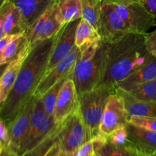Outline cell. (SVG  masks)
<instances>
[{"label":"cell","mask_w":156,"mask_h":156,"mask_svg":"<svg viewBox=\"0 0 156 156\" xmlns=\"http://www.w3.org/2000/svg\"><path fill=\"white\" fill-rule=\"evenodd\" d=\"M129 117L123 99L117 92L111 94L102 116L99 135L107 138L116 129L126 126Z\"/></svg>","instance_id":"cell-10"},{"label":"cell","mask_w":156,"mask_h":156,"mask_svg":"<svg viewBox=\"0 0 156 156\" xmlns=\"http://www.w3.org/2000/svg\"><path fill=\"white\" fill-rule=\"evenodd\" d=\"M0 156H19L16 152L11 149L9 146H4Z\"/></svg>","instance_id":"cell-37"},{"label":"cell","mask_w":156,"mask_h":156,"mask_svg":"<svg viewBox=\"0 0 156 156\" xmlns=\"http://www.w3.org/2000/svg\"><path fill=\"white\" fill-rule=\"evenodd\" d=\"M9 64V63H8ZM8 64H4V65H2L0 66V77L2 76V73H4L5 69H6V67H7Z\"/></svg>","instance_id":"cell-41"},{"label":"cell","mask_w":156,"mask_h":156,"mask_svg":"<svg viewBox=\"0 0 156 156\" xmlns=\"http://www.w3.org/2000/svg\"><path fill=\"white\" fill-rule=\"evenodd\" d=\"M29 43L25 34H18L2 53L5 62L9 63L15 60Z\"/></svg>","instance_id":"cell-24"},{"label":"cell","mask_w":156,"mask_h":156,"mask_svg":"<svg viewBox=\"0 0 156 156\" xmlns=\"http://www.w3.org/2000/svg\"><path fill=\"white\" fill-rule=\"evenodd\" d=\"M5 36L4 29V13L2 7L0 5V39Z\"/></svg>","instance_id":"cell-36"},{"label":"cell","mask_w":156,"mask_h":156,"mask_svg":"<svg viewBox=\"0 0 156 156\" xmlns=\"http://www.w3.org/2000/svg\"><path fill=\"white\" fill-rule=\"evenodd\" d=\"M107 140L111 144L120 146H126L129 144L126 126L119 128L107 137Z\"/></svg>","instance_id":"cell-28"},{"label":"cell","mask_w":156,"mask_h":156,"mask_svg":"<svg viewBox=\"0 0 156 156\" xmlns=\"http://www.w3.org/2000/svg\"><path fill=\"white\" fill-rule=\"evenodd\" d=\"M128 146H129V149H130L131 153H132L133 156H148L147 155H146V154L143 153V152L139 151L138 149H136V148L133 147V146H130V145H129Z\"/></svg>","instance_id":"cell-38"},{"label":"cell","mask_w":156,"mask_h":156,"mask_svg":"<svg viewBox=\"0 0 156 156\" xmlns=\"http://www.w3.org/2000/svg\"><path fill=\"white\" fill-rule=\"evenodd\" d=\"M82 6V17L87 22L98 29L99 18L101 12V0H81Z\"/></svg>","instance_id":"cell-25"},{"label":"cell","mask_w":156,"mask_h":156,"mask_svg":"<svg viewBox=\"0 0 156 156\" xmlns=\"http://www.w3.org/2000/svg\"><path fill=\"white\" fill-rule=\"evenodd\" d=\"M72 75L62 84L55 105L53 117L58 124L79 109V95Z\"/></svg>","instance_id":"cell-14"},{"label":"cell","mask_w":156,"mask_h":156,"mask_svg":"<svg viewBox=\"0 0 156 156\" xmlns=\"http://www.w3.org/2000/svg\"><path fill=\"white\" fill-rule=\"evenodd\" d=\"M94 146L98 156H133L129 148L126 146H120L111 144L107 138L98 135L94 137Z\"/></svg>","instance_id":"cell-21"},{"label":"cell","mask_w":156,"mask_h":156,"mask_svg":"<svg viewBox=\"0 0 156 156\" xmlns=\"http://www.w3.org/2000/svg\"><path fill=\"white\" fill-rule=\"evenodd\" d=\"M145 44L148 52L156 58V28L145 34Z\"/></svg>","instance_id":"cell-31"},{"label":"cell","mask_w":156,"mask_h":156,"mask_svg":"<svg viewBox=\"0 0 156 156\" xmlns=\"http://www.w3.org/2000/svg\"><path fill=\"white\" fill-rule=\"evenodd\" d=\"M74 153L73 152H65V151L61 150L59 154V156H74Z\"/></svg>","instance_id":"cell-40"},{"label":"cell","mask_w":156,"mask_h":156,"mask_svg":"<svg viewBox=\"0 0 156 156\" xmlns=\"http://www.w3.org/2000/svg\"><path fill=\"white\" fill-rule=\"evenodd\" d=\"M33 47L34 46L29 43L20 53L19 56L15 60L8 64L4 73L0 77V105L5 101L7 96L9 95L11 89L15 84L18 73L22 66L23 62Z\"/></svg>","instance_id":"cell-17"},{"label":"cell","mask_w":156,"mask_h":156,"mask_svg":"<svg viewBox=\"0 0 156 156\" xmlns=\"http://www.w3.org/2000/svg\"><path fill=\"white\" fill-rule=\"evenodd\" d=\"M80 19L66 24L56 35L54 44L46 69V75L63 60L76 46V32Z\"/></svg>","instance_id":"cell-11"},{"label":"cell","mask_w":156,"mask_h":156,"mask_svg":"<svg viewBox=\"0 0 156 156\" xmlns=\"http://www.w3.org/2000/svg\"><path fill=\"white\" fill-rule=\"evenodd\" d=\"M58 5L64 24L82 18L81 0H59Z\"/></svg>","instance_id":"cell-23"},{"label":"cell","mask_w":156,"mask_h":156,"mask_svg":"<svg viewBox=\"0 0 156 156\" xmlns=\"http://www.w3.org/2000/svg\"><path fill=\"white\" fill-rule=\"evenodd\" d=\"M71 75H70V76H71ZM69 76H68V77L65 78V79H62V80H60L59 82H58L56 85H54L51 88H50V89H49L48 91L41 98L46 112H47L49 115L52 116V117H53L55 105H56V99H57L58 94H59V91H60L61 87H62L64 82H65Z\"/></svg>","instance_id":"cell-27"},{"label":"cell","mask_w":156,"mask_h":156,"mask_svg":"<svg viewBox=\"0 0 156 156\" xmlns=\"http://www.w3.org/2000/svg\"><path fill=\"white\" fill-rule=\"evenodd\" d=\"M5 1V0H0V5H1Z\"/></svg>","instance_id":"cell-44"},{"label":"cell","mask_w":156,"mask_h":156,"mask_svg":"<svg viewBox=\"0 0 156 156\" xmlns=\"http://www.w3.org/2000/svg\"><path fill=\"white\" fill-rule=\"evenodd\" d=\"M17 34H12V35H5L3 37H2L0 39V54H2V53L3 52V50L5 49V47H7L8 44L15 37L18 35Z\"/></svg>","instance_id":"cell-35"},{"label":"cell","mask_w":156,"mask_h":156,"mask_svg":"<svg viewBox=\"0 0 156 156\" xmlns=\"http://www.w3.org/2000/svg\"><path fill=\"white\" fill-rule=\"evenodd\" d=\"M97 31L102 41L112 44L129 33L126 24L113 3L102 1Z\"/></svg>","instance_id":"cell-9"},{"label":"cell","mask_w":156,"mask_h":156,"mask_svg":"<svg viewBox=\"0 0 156 156\" xmlns=\"http://www.w3.org/2000/svg\"><path fill=\"white\" fill-rule=\"evenodd\" d=\"M79 54L80 50L79 47L75 46L71 53L63 60L61 61L53 69L43 76L34 92V97L35 98H40L58 82L69 76L73 73L75 64L79 58Z\"/></svg>","instance_id":"cell-12"},{"label":"cell","mask_w":156,"mask_h":156,"mask_svg":"<svg viewBox=\"0 0 156 156\" xmlns=\"http://www.w3.org/2000/svg\"><path fill=\"white\" fill-rule=\"evenodd\" d=\"M35 100L36 98L33 96L19 114L7 125L9 135V146L17 153L22 146L28 133L30 117Z\"/></svg>","instance_id":"cell-13"},{"label":"cell","mask_w":156,"mask_h":156,"mask_svg":"<svg viewBox=\"0 0 156 156\" xmlns=\"http://www.w3.org/2000/svg\"><path fill=\"white\" fill-rule=\"evenodd\" d=\"M128 92L140 100L156 101V79L140 84Z\"/></svg>","instance_id":"cell-26"},{"label":"cell","mask_w":156,"mask_h":156,"mask_svg":"<svg viewBox=\"0 0 156 156\" xmlns=\"http://www.w3.org/2000/svg\"><path fill=\"white\" fill-rule=\"evenodd\" d=\"M61 151V148L60 146H59V142L57 141L51 146L50 149L48 151H47L44 153L41 154L39 156H59V152Z\"/></svg>","instance_id":"cell-34"},{"label":"cell","mask_w":156,"mask_h":156,"mask_svg":"<svg viewBox=\"0 0 156 156\" xmlns=\"http://www.w3.org/2000/svg\"><path fill=\"white\" fill-rule=\"evenodd\" d=\"M130 146L148 156L156 153V132L127 123L126 125Z\"/></svg>","instance_id":"cell-15"},{"label":"cell","mask_w":156,"mask_h":156,"mask_svg":"<svg viewBox=\"0 0 156 156\" xmlns=\"http://www.w3.org/2000/svg\"><path fill=\"white\" fill-rule=\"evenodd\" d=\"M145 35L128 33L120 41L108 44L106 67L102 85L115 87L150 57Z\"/></svg>","instance_id":"cell-2"},{"label":"cell","mask_w":156,"mask_h":156,"mask_svg":"<svg viewBox=\"0 0 156 156\" xmlns=\"http://www.w3.org/2000/svg\"><path fill=\"white\" fill-rule=\"evenodd\" d=\"M108 43L95 41L80 50L73 79L78 95L102 85L106 67Z\"/></svg>","instance_id":"cell-3"},{"label":"cell","mask_w":156,"mask_h":156,"mask_svg":"<svg viewBox=\"0 0 156 156\" xmlns=\"http://www.w3.org/2000/svg\"><path fill=\"white\" fill-rule=\"evenodd\" d=\"M91 140L79 108L60 123L58 131V142L61 150L74 153L80 146Z\"/></svg>","instance_id":"cell-6"},{"label":"cell","mask_w":156,"mask_h":156,"mask_svg":"<svg viewBox=\"0 0 156 156\" xmlns=\"http://www.w3.org/2000/svg\"><path fill=\"white\" fill-rule=\"evenodd\" d=\"M4 13V29L5 35L26 34L27 29L21 15L10 0H5L1 5Z\"/></svg>","instance_id":"cell-20"},{"label":"cell","mask_w":156,"mask_h":156,"mask_svg":"<svg viewBox=\"0 0 156 156\" xmlns=\"http://www.w3.org/2000/svg\"><path fill=\"white\" fill-rule=\"evenodd\" d=\"M55 40L56 35L34 46L24 59L13 87L0 105V118L6 126L33 97L35 89L46 73Z\"/></svg>","instance_id":"cell-1"},{"label":"cell","mask_w":156,"mask_h":156,"mask_svg":"<svg viewBox=\"0 0 156 156\" xmlns=\"http://www.w3.org/2000/svg\"><path fill=\"white\" fill-rule=\"evenodd\" d=\"M116 92L123 99L125 107L130 116L156 118V101H146L137 99L129 92L116 88Z\"/></svg>","instance_id":"cell-19"},{"label":"cell","mask_w":156,"mask_h":156,"mask_svg":"<svg viewBox=\"0 0 156 156\" xmlns=\"http://www.w3.org/2000/svg\"><path fill=\"white\" fill-rule=\"evenodd\" d=\"M58 0L50 5L32 24L26 35L32 46L53 37L64 24L59 12Z\"/></svg>","instance_id":"cell-8"},{"label":"cell","mask_w":156,"mask_h":156,"mask_svg":"<svg viewBox=\"0 0 156 156\" xmlns=\"http://www.w3.org/2000/svg\"><path fill=\"white\" fill-rule=\"evenodd\" d=\"M128 123L135 126L143 127L144 129L156 132V118L155 117H137L130 116L128 120Z\"/></svg>","instance_id":"cell-29"},{"label":"cell","mask_w":156,"mask_h":156,"mask_svg":"<svg viewBox=\"0 0 156 156\" xmlns=\"http://www.w3.org/2000/svg\"><path fill=\"white\" fill-rule=\"evenodd\" d=\"M151 156H156V153H155V154H153V155H152Z\"/></svg>","instance_id":"cell-45"},{"label":"cell","mask_w":156,"mask_h":156,"mask_svg":"<svg viewBox=\"0 0 156 156\" xmlns=\"http://www.w3.org/2000/svg\"><path fill=\"white\" fill-rule=\"evenodd\" d=\"M116 92L114 86L101 85L79 95V108L88 127L91 139L99 135L101 122L111 94Z\"/></svg>","instance_id":"cell-4"},{"label":"cell","mask_w":156,"mask_h":156,"mask_svg":"<svg viewBox=\"0 0 156 156\" xmlns=\"http://www.w3.org/2000/svg\"><path fill=\"white\" fill-rule=\"evenodd\" d=\"M0 141L4 143L5 146H9V135L8 127L2 120L0 118Z\"/></svg>","instance_id":"cell-32"},{"label":"cell","mask_w":156,"mask_h":156,"mask_svg":"<svg viewBox=\"0 0 156 156\" xmlns=\"http://www.w3.org/2000/svg\"><path fill=\"white\" fill-rule=\"evenodd\" d=\"M142 2L154 17L156 27V0H142Z\"/></svg>","instance_id":"cell-33"},{"label":"cell","mask_w":156,"mask_h":156,"mask_svg":"<svg viewBox=\"0 0 156 156\" xmlns=\"http://www.w3.org/2000/svg\"><path fill=\"white\" fill-rule=\"evenodd\" d=\"M101 1L108 2L113 3V4H118V3H123V2H130V1L142 2V0H101Z\"/></svg>","instance_id":"cell-39"},{"label":"cell","mask_w":156,"mask_h":156,"mask_svg":"<svg viewBox=\"0 0 156 156\" xmlns=\"http://www.w3.org/2000/svg\"><path fill=\"white\" fill-rule=\"evenodd\" d=\"M59 126V124L55 121L54 117L46 112L41 98H36L30 117L28 133L18 151V155H23L34 149Z\"/></svg>","instance_id":"cell-5"},{"label":"cell","mask_w":156,"mask_h":156,"mask_svg":"<svg viewBox=\"0 0 156 156\" xmlns=\"http://www.w3.org/2000/svg\"><path fill=\"white\" fill-rule=\"evenodd\" d=\"M10 1L19 11L27 32L35 21L50 5H52L58 0H10Z\"/></svg>","instance_id":"cell-16"},{"label":"cell","mask_w":156,"mask_h":156,"mask_svg":"<svg viewBox=\"0 0 156 156\" xmlns=\"http://www.w3.org/2000/svg\"><path fill=\"white\" fill-rule=\"evenodd\" d=\"M114 5L130 33L145 35L155 27L154 17L142 2L130 1Z\"/></svg>","instance_id":"cell-7"},{"label":"cell","mask_w":156,"mask_h":156,"mask_svg":"<svg viewBox=\"0 0 156 156\" xmlns=\"http://www.w3.org/2000/svg\"><path fill=\"white\" fill-rule=\"evenodd\" d=\"M74 156H98L96 154L94 139L86 142L75 152Z\"/></svg>","instance_id":"cell-30"},{"label":"cell","mask_w":156,"mask_h":156,"mask_svg":"<svg viewBox=\"0 0 156 156\" xmlns=\"http://www.w3.org/2000/svg\"><path fill=\"white\" fill-rule=\"evenodd\" d=\"M99 40L101 39L97 30L85 19L81 18L76 32V47L82 49Z\"/></svg>","instance_id":"cell-22"},{"label":"cell","mask_w":156,"mask_h":156,"mask_svg":"<svg viewBox=\"0 0 156 156\" xmlns=\"http://www.w3.org/2000/svg\"><path fill=\"white\" fill-rule=\"evenodd\" d=\"M4 146H5L4 143H3L2 141H0V155H1L2 152V149L3 148H4Z\"/></svg>","instance_id":"cell-43"},{"label":"cell","mask_w":156,"mask_h":156,"mask_svg":"<svg viewBox=\"0 0 156 156\" xmlns=\"http://www.w3.org/2000/svg\"><path fill=\"white\" fill-rule=\"evenodd\" d=\"M156 79V58L151 54L148 60L134 70L130 75L117 82L115 88L129 91L131 88L143 82Z\"/></svg>","instance_id":"cell-18"},{"label":"cell","mask_w":156,"mask_h":156,"mask_svg":"<svg viewBox=\"0 0 156 156\" xmlns=\"http://www.w3.org/2000/svg\"><path fill=\"white\" fill-rule=\"evenodd\" d=\"M4 64H8V63H6V62H5V60H4V59H3L2 56V54H0V66L4 65Z\"/></svg>","instance_id":"cell-42"}]
</instances>
